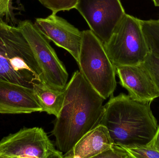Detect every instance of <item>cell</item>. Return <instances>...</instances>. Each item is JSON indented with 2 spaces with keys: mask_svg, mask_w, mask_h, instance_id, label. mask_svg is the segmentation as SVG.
Listing matches in <instances>:
<instances>
[{
  "mask_svg": "<svg viewBox=\"0 0 159 158\" xmlns=\"http://www.w3.org/2000/svg\"><path fill=\"white\" fill-rule=\"evenodd\" d=\"M0 80L33 88L43 83L42 71L17 27L0 21Z\"/></svg>",
  "mask_w": 159,
  "mask_h": 158,
  "instance_id": "3",
  "label": "cell"
},
{
  "mask_svg": "<svg viewBox=\"0 0 159 158\" xmlns=\"http://www.w3.org/2000/svg\"><path fill=\"white\" fill-rule=\"evenodd\" d=\"M34 24L47 39L68 51L78 63L82 31L53 13L45 18H36Z\"/></svg>",
  "mask_w": 159,
  "mask_h": 158,
  "instance_id": "9",
  "label": "cell"
},
{
  "mask_svg": "<svg viewBox=\"0 0 159 158\" xmlns=\"http://www.w3.org/2000/svg\"><path fill=\"white\" fill-rule=\"evenodd\" d=\"M143 63L159 91V57L149 52Z\"/></svg>",
  "mask_w": 159,
  "mask_h": 158,
  "instance_id": "16",
  "label": "cell"
},
{
  "mask_svg": "<svg viewBox=\"0 0 159 158\" xmlns=\"http://www.w3.org/2000/svg\"><path fill=\"white\" fill-rule=\"evenodd\" d=\"M149 145L159 152V124L155 136H154V138Z\"/></svg>",
  "mask_w": 159,
  "mask_h": 158,
  "instance_id": "20",
  "label": "cell"
},
{
  "mask_svg": "<svg viewBox=\"0 0 159 158\" xmlns=\"http://www.w3.org/2000/svg\"><path fill=\"white\" fill-rule=\"evenodd\" d=\"M95 158H133L126 147L112 144L105 151Z\"/></svg>",
  "mask_w": 159,
  "mask_h": 158,
  "instance_id": "18",
  "label": "cell"
},
{
  "mask_svg": "<svg viewBox=\"0 0 159 158\" xmlns=\"http://www.w3.org/2000/svg\"></svg>",
  "mask_w": 159,
  "mask_h": 158,
  "instance_id": "22",
  "label": "cell"
},
{
  "mask_svg": "<svg viewBox=\"0 0 159 158\" xmlns=\"http://www.w3.org/2000/svg\"><path fill=\"white\" fill-rule=\"evenodd\" d=\"M150 104L134 100L122 93L110 96L104 105L100 124L107 128L113 144L130 148L151 143L158 124Z\"/></svg>",
  "mask_w": 159,
  "mask_h": 158,
  "instance_id": "2",
  "label": "cell"
},
{
  "mask_svg": "<svg viewBox=\"0 0 159 158\" xmlns=\"http://www.w3.org/2000/svg\"><path fill=\"white\" fill-rule=\"evenodd\" d=\"M156 6H159V0H152Z\"/></svg>",
  "mask_w": 159,
  "mask_h": 158,
  "instance_id": "21",
  "label": "cell"
},
{
  "mask_svg": "<svg viewBox=\"0 0 159 158\" xmlns=\"http://www.w3.org/2000/svg\"><path fill=\"white\" fill-rule=\"evenodd\" d=\"M43 129L24 128L0 141V158H63Z\"/></svg>",
  "mask_w": 159,
  "mask_h": 158,
  "instance_id": "7",
  "label": "cell"
},
{
  "mask_svg": "<svg viewBox=\"0 0 159 158\" xmlns=\"http://www.w3.org/2000/svg\"><path fill=\"white\" fill-rule=\"evenodd\" d=\"M126 148L133 158H159V152L149 144Z\"/></svg>",
  "mask_w": 159,
  "mask_h": 158,
  "instance_id": "17",
  "label": "cell"
},
{
  "mask_svg": "<svg viewBox=\"0 0 159 158\" xmlns=\"http://www.w3.org/2000/svg\"><path fill=\"white\" fill-rule=\"evenodd\" d=\"M112 144L107 128L100 124L84 135L63 158H95Z\"/></svg>",
  "mask_w": 159,
  "mask_h": 158,
  "instance_id": "12",
  "label": "cell"
},
{
  "mask_svg": "<svg viewBox=\"0 0 159 158\" xmlns=\"http://www.w3.org/2000/svg\"><path fill=\"white\" fill-rule=\"evenodd\" d=\"M80 71L105 99L113 95L117 86L116 67L107 56L103 44L90 30L82 31Z\"/></svg>",
  "mask_w": 159,
  "mask_h": 158,
  "instance_id": "4",
  "label": "cell"
},
{
  "mask_svg": "<svg viewBox=\"0 0 159 158\" xmlns=\"http://www.w3.org/2000/svg\"><path fill=\"white\" fill-rule=\"evenodd\" d=\"M103 45L116 67L139 65L149 53L141 19L126 13Z\"/></svg>",
  "mask_w": 159,
  "mask_h": 158,
  "instance_id": "5",
  "label": "cell"
},
{
  "mask_svg": "<svg viewBox=\"0 0 159 158\" xmlns=\"http://www.w3.org/2000/svg\"><path fill=\"white\" fill-rule=\"evenodd\" d=\"M116 72L120 85L134 100L151 102L159 97V91L143 63L116 67Z\"/></svg>",
  "mask_w": 159,
  "mask_h": 158,
  "instance_id": "10",
  "label": "cell"
},
{
  "mask_svg": "<svg viewBox=\"0 0 159 158\" xmlns=\"http://www.w3.org/2000/svg\"><path fill=\"white\" fill-rule=\"evenodd\" d=\"M42 112L33 89L0 80V113L30 114Z\"/></svg>",
  "mask_w": 159,
  "mask_h": 158,
  "instance_id": "11",
  "label": "cell"
},
{
  "mask_svg": "<svg viewBox=\"0 0 159 158\" xmlns=\"http://www.w3.org/2000/svg\"><path fill=\"white\" fill-rule=\"evenodd\" d=\"M34 92L42 108V112L58 117L64 103L65 89L55 90L41 82L34 83Z\"/></svg>",
  "mask_w": 159,
  "mask_h": 158,
  "instance_id": "13",
  "label": "cell"
},
{
  "mask_svg": "<svg viewBox=\"0 0 159 158\" xmlns=\"http://www.w3.org/2000/svg\"><path fill=\"white\" fill-rule=\"evenodd\" d=\"M61 111L51 131L58 150L66 153L86 133L100 125L105 99L76 70L65 88Z\"/></svg>",
  "mask_w": 159,
  "mask_h": 158,
  "instance_id": "1",
  "label": "cell"
},
{
  "mask_svg": "<svg viewBox=\"0 0 159 158\" xmlns=\"http://www.w3.org/2000/svg\"><path fill=\"white\" fill-rule=\"evenodd\" d=\"M17 27L35 56L42 70L43 83L55 90H64L69 74L49 42L30 20L20 21Z\"/></svg>",
  "mask_w": 159,
  "mask_h": 158,
  "instance_id": "6",
  "label": "cell"
},
{
  "mask_svg": "<svg viewBox=\"0 0 159 158\" xmlns=\"http://www.w3.org/2000/svg\"><path fill=\"white\" fill-rule=\"evenodd\" d=\"M52 13L57 14L61 11H69L75 8L78 0H38Z\"/></svg>",
  "mask_w": 159,
  "mask_h": 158,
  "instance_id": "15",
  "label": "cell"
},
{
  "mask_svg": "<svg viewBox=\"0 0 159 158\" xmlns=\"http://www.w3.org/2000/svg\"><path fill=\"white\" fill-rule=\"evenodd\" d=\"M75 8L103 44L126 14L120 0H78Z\"/></svg>",
  "mask_w": 159,
  "mask_h": 158,
  "instance_id": "8",
  "label": "cell"
},
{
  "mask_svg": "<svg viewBox=\"0 0 159 158\" xmlns=\"http://www.w3.org/2000/svg\"><path fill=\"white\" fill-rule=\"evenodd\" d=\"M13 0H0V21L3 20L8 23L14 20Z\"/></svg>",
  "mask_w": 159,
  "mask_h": 158,
  "instance_id": "19",
  "label": "cell"
},
{
  "mask_svg": "<svg viewBox=\"0 0 159 158\" xmlns=\"http://www.w3.org/2000/svg\"><path fill=\"white\" fill-rule=\"evenodd\" d=\"M141 26L149 53L159 57V20H141Z\"/></svg>",
  "mask_w": 159,
  "mask_h": 158,
  "instance_id": "14",
  "label": "cell"
}]
</instances>
